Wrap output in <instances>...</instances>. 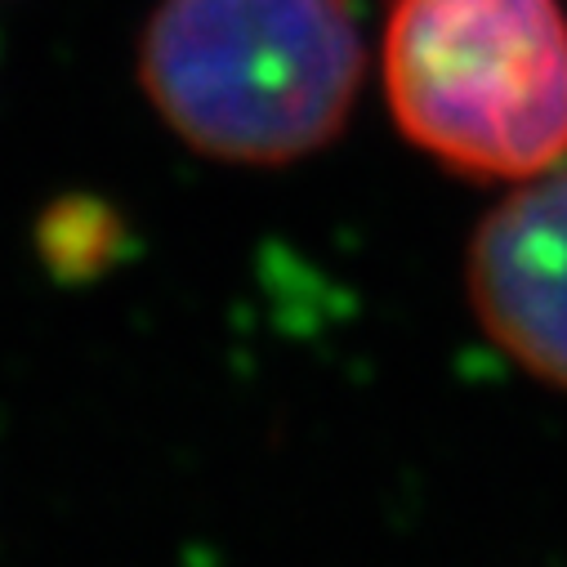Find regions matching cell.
I'll return each instance as SVG.
<instances>
[{
  "mask_svg": "<svg viewBox=\"0 0 567 567\" xmlns=\"http://www.w3.org/2000/svg\"><path fill=\"white\" fill-rule=\"evenodd\" d=\"M367 50L353 0H162L138 81L215 162L287 166L340 134Z\"/></svg>",
  "mask_w": 567,
  "mask_h": 567,
  "instance_id": "cell-1",
  "label": "cell"
},
{
  "mask_svg": "<svg viewBox=\"0 0 567 567\" xmlns=\"http://www.w3.org/2000/svg\"><path fill=\"white\" fill-rule=\"evenodd\" d=\"M384 94L415 148L474 179L567 162V14L558 0H389Z\"/></svg>",
  "mask_w": 567,
  "mask_h": 567,
  "instance_id": "cell-2",
  "label": "cell"
},
{
  "mask_svg": "<svg viewBox=\"0 0 567 567\" xmlns=\"http://www.w3.org/2000/svg\"><path fill=\"white\" fill-rule=\"evenodd\" d=\"M470 305L518 367L567 389V162L523 179L478 224Z\"/></svg>",
  "mask_w": 567,
  "mask_h": 567,
  "instance_id": "cell-3",
  "label": "cell"
}]
</instances>
